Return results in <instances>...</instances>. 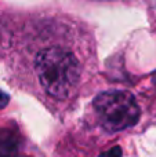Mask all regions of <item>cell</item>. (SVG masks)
I'll return each mask as SVG.
<instances>
[{"label": "cell", "mask_w": 156, "mask_h": 157, "mask_svg": "<svg viewBox=\"0 0 156 157\" xmlns=\"http://www.w3.org/2000/svg\"><path fill=\"white\" fill-rule=\"evenodd\" d=\"M8 99H10V98H8V95L0 90V109H3V108H6V106H7Z\"/></svg>", "instance_id": "obj_5"}, {"label": "cell", "mask_w": 156, "mask_h": 157, "mask_svg": "<svg viewBox=\"0 0 156 157\" xmlns=\"http://www.w3.org/2000/svg\"><path fill=\"white\" fill-rule=\"evenodd\" d=\"M94 110L101 125L109 132L133 127L140 119L134 97L126 91H105L94 99Z\"/></svg>", "instance_id": "obj_2"}, {"label": "cell", "mask_w": 156, "mask_h": 157, "mask_svg": "<svg viewBox=\"0 0 156 157\" xmlns=\"http://www.w3.org/2000/svg\"><path fill=\"white\" fill-rule=\"evenodd\" d=\"M99 157H122V150L119 146H115V147H112V149L107 150V152L101 153Z\"/></svg>", "instance_id": "obj_4"}, {"label": "cell", "mask_w": 156, "mask_h": 157, "mask_svg": "<svg viewBox=\"0 0 156 157\" xmlns=\"http://www.w3.org/2000/svg\"><path fill=\"white\" fill-rule=\"evenodd\" d=\"M18 149V141L10 131H0V157H13Z\"/></svg>", "instance_id": "obj_3"}, {"label": "cell", "mask_w": 156, "mask_h": 157, "mask_svg": "<svg viewBox=\"0 0 156 157\" xmlns=\"http://www.w3.org/2000/svg\"><path fill=\"white\" fill-rule=\"evenodd\" d=\"M35 71L47 94L65 99L77 86L82 68L73 52L61 47H47L36 55Z\"/></svg>", "instance_id": "obj_1"}]
</instances>
